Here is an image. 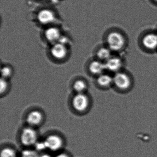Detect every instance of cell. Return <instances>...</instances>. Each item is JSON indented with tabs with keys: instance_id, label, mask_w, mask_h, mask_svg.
Instances as JSON below:
<instances>
[{
	"instance_id": "1",
	"label": "cell",
	"mask_w": 157,
	"mask_h": 157,
	"mask_svg": "<svg viewBox=\"0 0 157 157\" xmlns=\"http://www.w3.org/2000/svg\"><path fill=\"white\" fill-rule=\"evenodd\" d=\"M134 85L133 77L127 71L123 70L113 75V88L118 93L129 92Z\"/></svg>"
},
{
	"instance_id": "2",
	"label": "cell",
	"mask_w": 157,
	"mask_h": 157,
	"mask_svg": "<svg viewBox=\"0 0 157 157\" xmlns=\"http://www.w3.org/2000/svg\"><path fill=\"white\" fill-rule=\"evenodd\" d=\"M38 134L34 128L28 126L23 128L20 136L22 145L26 147L35 146L37 142Z\"/></svg>"
},
{
	"instance_id": "3",
	"label": "cell",
	"mask_w": 157,
	"mask_h": 157,
	"mask_svg": "<svg viewBox=\"0 0 157 157\" xmlns=\"http://www.w3.org/2000/svg\"><path fill=\"white\" fill-rule=\"evenodd\" d=\"M106 41L108 47L112 51H120L124 48L125 44L124 36L117 32L110 33L107 36Z\"/></svg>"
},
{
	"instance_id": "4",
	"label": "cell",
	"mask_w": 157,
	"mask_h": 157,
	"mask_svg": "<svg viewBox=\"0 0 157 157\" xmlns=\"http://www.w3.org/2000/svg\"><path fill=\"white\" fill-rule=\"evenodd\" d=\"M71 105L74 110L82 113L90 107V99L85 93H76L71 100Z\"/></svg>"
},
{
	"instance_id": "5",
	"label": "cell",
	"mask_w": 157,
	"mask_h": 157,
	"mask_svg": "<svg viewBox=\"0 0 157 157\" xmlns=\"http://www.w3.org/2000/svg\"><path fill=\"white\" fill-rule=\"evenodd\" d=\"M44 141L46 149L53 152L59 151L64 146L63 138L57 134L48 135Z\"/></svg>"
},
{
	"instance_id": "6",
	"label": "cell",
	"mask_w": 157,
	"mask_h": 157,
	"mask_svg": "<svg viewBox=\"0 0 157 157\" xmlns=\"http://www.w3.org/2000/svg\"><path fill=\"white\" fill-rule=\"evenodd\" d=\"M105 71L113 75L123 70V61L118 57H111L105 62Z\"/></svg>"
},
{
	"instance_id": "7",
	"label": "cell",
	"mask_w": 157,
	"mask_h": 157,
	"mask_svg": "<svg viewBox=\"0 0 157 157\" xmlns=\"http://www.w3.org/2000/svg\"><path fill=\"white\" fill-rule=\"evenodd\" d=\"M44 120V114L39 110H32L27 114L26 117V122L28 126L34 128L40 126Z\"/></svg>"
},
{
	"instance_id": "8",
	"label": "cell",
	"mask_w": 157,
	"mask_h": 157,
	"mask_svg": "<svg viewBox=\"0 0 157 157\" xmlns=\"http://www.w3.org/2000/svg\"><path fill=\"white\" fill-rule=\"evenodd\" d=\"M97 86L103 90H108L113 88V75L110 73H102L96 77Z\"/></svg>"
},
{
	"instance_id": "9",
	"label": "cell",
	"mask_w": 157,
	"mask_h": 157,
	"mask_svg": "<svg viewBox=\"0 0 157 157\" xmlns=\"http://www.w3.org/2000/svg\"><path fill=\"white\" fill-rule=\"evenodd\" d=\"M51 53L53 57L56 59H64L67 55V48L64 43L58 42L53 45Z\"/></svg>"
},
{
	"instance_id": "10",
	"label": "cell",
	"mask_w": 157,
	"mask_h": 157,
	"mask_svg": "<svg viewBox=\"0 0 157 157\" xmlns=\"http://www.w3.org/2000/svg\"><path fill=\"white\" fill-rule=\"evenodd\" d=\"M37 20L43 25L53 23L56 21V15L51 10L44 9L41 10L37 14Z\"/></svg>"
},
{
	"instance_id": "11",
	"label": "cell",
	"mask_w": 157,
	"mask_h": 157,
	"mask_svg": "<svg viewBox=\"0 0 157 157\" xmlns=\"http://www.w3.org/2000/svg\"><path fill=\"white\" fill-rule=\"evenodd\" d=\"M89 69L90 72L96 77L106 71L105 62L100 60L92 61L89 65Z\"/></svg>"
},
{
	"instance_id": "12",
	"label": "cell",
	"mask_w": 157,
	"mask_h": 157,
	"mask_svg": "<svg viewBox=\"0 0 157 157\" xmlns=\"http://www.w3.org/2000/svg\"><path fill=\"white\" fill-rule=\"evenodd\" d=\"M144 47L149 50L157 48V34L149 33L146 35L142 40Z\"/></svg>"
},
{
	"instance_id": "13",
	"label": "cell",
	"mask_w": 157,
	"mask_h": 157,
	"mask_svg": "<svg viewBox=\"0 0 157 157\" xmlns=\"http://www.w3.org/2000/svg\"><path fill=\"white\" fill-rule=\"evenodd\" d=\"M45 36L48 41L55 44L58 43L61 38V33L58 28L50 27L45 32Z\"/></svg>"
},
{
	"instance_id": "14",
	"label": "cell",
	"mask_w": 157,
	"mask_h": 157,
	"mask_svg": "<svg viewBox=\"0 0 157 157\" xmlns=\"http://www.w3.org/2000/svg\"><path fill=\"white\" fill-rule=\"evenodd\" d=\"M88 87L87 82L80 79L75 81L72 85V88L76 93H85Z\"/></svg>"
},
{
	"instance_id": "15",
	"label": "cell",
	"mask_w": 157,
	"mask_h": 157,
	"mask_svg": "<svg viewBox=\"0 0 157 157\" xmlns=\"http://www.w3.org/2000/svg\"><path fill=\"white\" fill-rule=\"evenodd\" d=\"M111 51L112 50L109 48H102L97 51V54H96L97 57L101 61L104 60L105 62L107 59H109L110 57L112 56Z\"/></svg>"
},
{
	"instance_id": "16",
	"label": "cell",
	"mask_w": 157,
	"mask_h": 157,
	"mask_svg": "<svg viewBox=\"0 0 157 157\" xmlns=\"http://www.w3.org/2000/svg\"><path fill=\"white\" fill-rule=\"evenodd\" d=\"M1 78L8 80L11 78L13 74V71L10 66H4L1 68Z\"/></svg>"
},
{
	"instance_id": "17",
	"label": "cell",
	"mask_w": 157,
	"mask_h": 157,
	"mask_svg": "<svg viewBox=\"0 0 157 157\" xmlns=\"http://www.w3.org/2000/svg\"><path fill=\"white\" fill-rule=\"evenodd\" d=\"M1 157H17L15 150L11 147H5L1 151Z\"/></svg>"
},
{
	"instance_id": "18",
	"label": "cell",
	"mask_w": 157,
	"mask_h": 157,
	"mask_svg": "<svg viewBox=\"0 0 157 157\" xmlns=\"http://www.w3.org/2000/svg\"><path fill=\"white\" fill-rule=\"evenodd\" d=\"M0 91L2 95L5 94L10 88V83L8 80L1 78L0 81Z\"/></svg>"
},
{
	"instance_id": "19",
	"label": "cell",
	"mask_w": 157,
	"mask_h": 157,
	"mask_svg": "<svg viewBox=\"0 0 157 157\" xmlns=\"http://www.w3.org/2000/svg\"><path fill=\"white\" fill-rule=\"evenodd\" d=\"M21 157H40L36 151L25 150L22 152Z\"/></svg>"
},
{
	"instance_id": "20",
	"label": "cell",
	"mask_w": 157,
	"mask_h": 157,
	"mask_svg": "<svg viewBox=\"0 0 157 157\" xmlns=\"http://www.w3.org/2000/svg\"><path fill=\"white\" fill-rule=\"evenodd\" d=\"M55 157H70L68 154L67 153H64V152H61V153H59L57 155H56Z\"/></svg>"
},
{
	"instance_id": "21",
	"label": "cell",
	"mask_w": 157,
	"mask_h": 157,
	"mask_svg": "<svg viewBox=\"0 0 157 157\" xmlns=\"http://www.w3.org/2000/svg\"><path fill=\"white\" fill-rule=\"evenodd\" d=\"M49 157V156L48 155H43V156H41V157Z\"/></svg>"
},
{
	"instance_id": "22",
	"label": "cell",
	"mask_w": 157,
	"mask_h": 157,
	"mask_svg": "<svg viewBox=\"0 0 157 157\" xmlns=\"http://www.w3.org/2000/svg\"><path fill=\"white\" fill-rule=\"evenodd\" d=\"M155 1H156V2H157V0H155Z\"/></svg>"
}]
</instances>
